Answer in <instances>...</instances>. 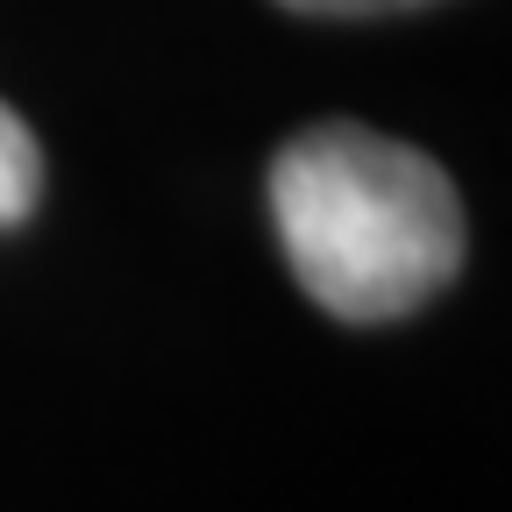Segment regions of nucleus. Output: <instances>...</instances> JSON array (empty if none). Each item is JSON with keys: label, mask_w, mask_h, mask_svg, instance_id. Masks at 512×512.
Here are the masks:
<instances>
[{"label": "nucleus", "mask_w": 512, "mask_h": 512, "mask_svg": "<svg viewBox=\"0 0 512 512\" xmlns=\"http://www.w3.org/2000/svg\"><path fill=\"white\" fill-rule=\"evenodd\" d=\"M285 264L335 320H399L463 264V200L434 157L356 121H320L271 164Z\"/></svg>", "instance_id": "obj_1"}, {"label": "nucleus", "mask_w": 512, "mask_h": 512, "mask_svg": "<svg viewBox=\"0 0 512 512\" xmlns=\"http://www.w3.org/2000/svg\"><path fill=\"white\" fill-rule=\"evenodd\" d=\"M36 192H43V150H36V136H29V121L0 100V228L29 221Z\"/></svg>", "instance_id": "obj_2"}, {"label": "nucleus", "mask_w": 512, "mask_h": 512, "mask_svg": "<svg viewBox=\"0 0 512 512\" xmlns=\"http://www.w3.org/2000/svg\"><path fill=\"white\" fill-rule=\"evenodd\" d=\"M299 15H384V8H420V0H278Z\"/></svg>", "instance_id": "obj_3"}]
</instances>
